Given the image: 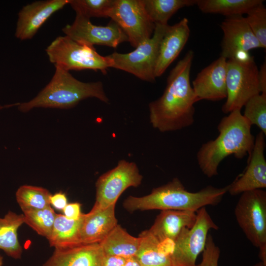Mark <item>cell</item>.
Listing matches in <instances>:
<instances>
[{
    "instance_id": "d590c367",
    "label": "cell",
    "mask_w": 266,
    "mask_h": 266,
    "mask_svg": "<svg viewBox=\"0 0 266 266\" xmlns=\"http://www.w3.org/2000/svg\"><path fill=\"white\" fill-rule=\"evenodd\" d=\"M259 83L261 93L266 94V61L261 66L259 70Z\"/></svg>"
},
{
    "instance_id": "4dcf8cb0",
    "label": "cell",
    "mask_w": 266,
    "mask_h": 266,
    "mask_svg": "<svg viewBox=\"0 0 266 266\" xmlns=\"http://www.w3.org/2000/svg\"><path fill=\"white\" fill-rule=\"evenodd\" d=\"M245 18L253 34L262 45L266 47V9L263 3L250 10Z\"/></svg>"
},
{
    "instance_id": "5bb4252c",
    "label": "cell",
    "mask_w": 266,
    "mask_h": 266,
    "mask_svg": "<svg viewBox=\"0 0 266 266\" xmlns=\"http://www.w3.org/2000/svg\"><path fill=\"white\" fill-rule=\"evenodd\" d=\"M265 135L260 132L256 138L252 151L248 158L244 172L228 185L232 196L266 188V161L264 155Z\"/></svg>"
},
{
    "instance_id": "484cf974",
    "label": "cell",
    "mask_w": 266,
    "mask_h": 266,
    "mask_svg": "<svg viewBox=\"0 0 266 266\" xmlns=\"http://www.w3.org/2000/svg\"><path fill=\"white\" fill-rule=\"evenodd\" d=\"M146 12L156 25H167L180 9L196 4L197 0H142Z\"/></svg>"
},
{
    "instance_id": "2e32d148",
    "label": "cell",
    "mask_w": 266,
    "mask_h": 266,
    "mask_svg": "<svg viewBox=\"0 0 266 266\" xmlns=\"http://www.w3.org/2000/svg\"><path fill=\"white\" fill-rule=\"evenodd\" d=\"M227 59L220 56L200 72L192 82L198 101H219L227 98Z\"/></svg>"
},
{
    "instance_id": "7402d4cb",
    "label": "cell",
    "mask_w": 266,
    "mask_h": 266,
    "mask_svg": "<svg viewBox=\"0 0 266 266\" xmlns=\"http://www.w3.org/2000/svg\"><path fill=\"white\" fill-rule=\"evenodd\" d=\"M82 218L83 213L76 220L56 214L51 233L47 238L50 245L55 249H63L81 245L80 231Z\"/></svg>"
},
{
    "instance_id": "d6a6232c",
    "label": "cell",
    "mask_w": 266,
    "mask_h": 266,
    "mask_svg": "<svg viewBox=\"0 0 266 266\" xmlns=\"http://www.w3.org/2000/svg\"><path fill=\"white\" fill-rule=\"evenodd\" d=\"M63 211L64 215L66 218L72 220H78L82 214L81 212V204L78 202L67 204Z\"/></svg>"
},
{
    "instance_id": "30bf717a",
    "label": "cell",
    "mask_w": 266,
    "mask_h": 266,
    "mask_svg": "<svg viewBox=\"0 0 266 266\" xmlns=\"http://www.w3.org/2000/svg\"><path fill=\"white\" fill-rule=\"evenodd\" d=\"M107 16L121 28L134 48L150 38L155 28L142 0H114Z\"/></svg>"
},
{
    "instance_id": "3957f363",
    "label": "cell",
    "mask_w": 266,
    "mask_h": 266,
    "mask_svg": "<svg viewBox=\"0 0 266 266\" xmlns=\"http://www.w3.org/2000/svg\"><path fill=\"white\" fill-rule=\"evenodd\" d=\"M228 186L218 188L208 185L196 192L187 191L178 178L154 188L142 197L130 196L123 202L129 212L158 209L196 212L207 205H217L227 193Z\"/></svg>"
},
{
    "instance_id": "4fadbf2b",
    "label": "cell",
    "mask_w": 266,
    "mask_h": 266,
    "mask_svg": "<svg viewBox=\"0 0 266 266\" xmlns=\"http://www.w3.org/2000/svg\"><path fill=\"white\" fill-rule=\"evenodd\" d=\"M220 27L224 33L220 56L227 60L245 57L251 50L263 48L242 15L227 17Z\"/></svg>"
},
{
    "instance_id": "52a82bcc",
    "label": "cell",
    "mask_w": 266,
    "mask_h": 266,
    "mask_svg": "<svg viewBox=\"0 0 266 266\" xmlns=\"http://www.w3.org/2000/svg\"><path fill=\"white\" fill-rule=\"evenodd\" d=\"M168 25L156 24L153 35L132 52H115L108 55L112 61L111 67L130 73L143 81H155V68L160 45Z\"/></svg>"
},
{
    "instance_id": "f1b7e54d",
    "label": "cell",
    "mask_w": 266,
    "mask_h": 266,
    "mask_svg": "<svg viewBox=\"0 0 266 266\" xmlns=\"http://www.w3.org/2000/svg\"><path fill=\"white\" fill-rule=\"evenodd\" d=\"M114 0H69V4L76 14L90 19L107 18Z\"/></svg>"
},
{
    "instance_id": "d4e9b609",
    "label": "cell",
    "mask_w": 266,
    "mask_h": 266,
    "mask_svg": "<svg viewBox=\"0 0 266 266\" xmlns=\"http://www.w3.org/2000/svg\"><path fill=\"white\" fill-rule=\"evenodd\" d=\"M262 0H197L199 9L206 13H216L227 17L247 14L263 3Z\"/></svg>"
},
{
    "instance_id": "e575fe53",
    "label": "cell",
    "mask_w": 266,
    "mask_h": 266,
    "mask_svg": "<svg viewBox=\"0 0 266 266\" xmlns=\"http://www.w3.org/2000/svg\"><path fill=\"white\" fill-rule=\"evenodd\" d=\"M127 258L114 255H104L100 266H123Z\"/></svg>"
},
{
    "instance_id": "ac0fdd59",
    "label": "cell",
    "mask_w": 266,
    "mask_h": 266,
    "mask_svg": "<svg viewBox=\"0 0 266 266\" xmlns=\"http://www.w3.org/2000/svg\"><path fill=\"white\" fill-rule=\"evenodd\" d=\"M115 204L105 208L93 207L83 213L80 231L81 244L100 243L118 224L115 214Z\"/></svg>"
},
{
    "instance_id": "cb8c5ba5",
    "label": "cell",
    "mask_w": 266,
    "mask_h": 266,
    "mask_svg": "<svg viewBox=\"0 0 266 266\" xmlns=\"http://www.w3.org/2000/svg\"><path fill=\"white\" fill-rule=\"evenodd\" d=\"M25 223L23 214L9 211L0 218V249L9 256L20 258L22 249L18 238L19 228Z\"/></svg>"
},
{
    "instance_id": "ffe728a7",
    "label": "cell",
    "mask_w": 266,
    "mask_h": 266,
    "mask_svg": "<svg viewBox=\"0 0 266 266\" xmlns=\"http://www.w3.org/2000/svg\"><path fill=\"white\" fill-rule=\"evenodd\" d=\"M104 255L99 243L55 249L43 266H100Z\"/></svg>"
},
{
    "instance_id": "5b68a950",
    "label": "cell",
    "mask_w": 266,
    "mask_h": 266,
    "mask_svg": "<svg viewBox=\"0 0 266 266\" xmlns=\"http://www.w3.org/2000/svg\"><path fill=\"white\" fill-rule=\"evenodd\" d=\"M45 51L55 67L68 71L92 69L106 73L112 65L111 59L100 55L94 46L80 43L66 35L57 37Z\"/></svg>"
},
{
    "instance_id": "1f68e13d",
    "label": "cell",
    "mask_w": 266,
    "mask_h": 266,
    "mask_svg": "<svg viewBox=\"0 0 266 266\" xmlns=\"http://www.w3.org/2000/svg\"><path fill=\"white\" fill-rule=\"evenodd\" d=\"M220 253L219 247L216 245L211 235L208 234L201 262L197 266H218Z\"/></svg>"
},
{
    "instance_id": "836d02e7",
    "label": "cell",
    "mask_w": 266,
    "mask_h": 266,
    "mask_svg": "<svg viewBox=\"0 0 266 266\" xmlns=\"http://www.w3.org/2000/svg\"><path fill=\"white\" fill-rule=\"evenodd\" d=\"M67 198L66 195L62 192H59L51 195L50 204L58 210H63L67 205Z\"/></svg>"
},
{
    "instance_id": "9a60e30c",
    "label": "cell",
    "mask_w": 266,
    "mask_h": 266,
    "mask_svg": "<svg viewBox=\"0 0 266 266\" xmlns=\"http://www.w3.org/2000/svg\"><path fill=\"white\" fill-rule=\"evenodd\" d=\"M69 0H47L33 2L23 7L18 13L15 36L20 40L33 38L55 12L68 4Z\"/></svg>"
},
{
    "instance_id": "6da1fadb",
    "label": "cell",
    "mask_w": 266,
    "mask_h": 266,
    "mask_svg": "<svg viewBox=\"0 0 266 266\" xmlns=\"http://www.w3.org/2000/svg\"><path fill=\"white\" fill-rule=\"evenodd\" d=\"M193 58L189 50L170 71L162 96L149 104L150 123L161 132L181 130L194 122V104L198 100L190 83Z\"/></svg>"
},
{
    "instance_id": "603a6c76",
    "label": "cell",
    "mask_w": 266,
    "mask_h": 266,
    "mask_svg": "<svg viewBox=\"0 0 266 266\" xmlns=\"http://www.w3.org/2000/svg\"><path fill=\"white\" fill-rule=\"evenodd\" d=\"M141 238L129 234L117 224L100 243L104 255H114L128 258L135 256Z\"/></svg>"
},
{
    "instance_id": "d6986e66",
    "label": "cell",
    "mask_w": 266,
    "mask_h": 266,
    "mask_svg": "<svg viewBox=\"0 0 266 266\" xmlns=\"http://www.w3.org/2000/svg\"><path fill=\"white\" fill-rule=\"evenodd\" d=\"M196 217V212L192 211L161 210L148 230L160 242H174L183 229L193 226Z\"/></svg>"
},
{
    "instance_id": "ba28073f",
    "label": "cell",
    "mask_w": 266,
    "mask_h": 266,
    "mask_svg": "<svg viewBox=\"0 0 266 266\" xmlns=\"http://www.w3.org/2000/svg\"><path fill=\"white\" fill-rule=\"evenodd\" d=\"M239 227L247 238L259 248L266 246V192L257 189L244 192L234 209Z\"/></svg>"
},
{
    "instance_id": "f546056e",
    "label": "cell",
    "mask_w": 266,
    "mask_h": 266,
    "mask_svg": "<svg viewBox=\"0 0 266 266\" xmlns=\"http://www.w3.org/2000/svg\"><path fill=\"white\" fill-rule=\"evenodd\" d=\"M243 116L251 125L257 126L266 134V94L260 93L251 98L244 106Z\"/></svg>"
},
{
    "instance_id": "ab89813d",
    "label": "cell",
    "mask_w": 266,
    "mask_h": 266,
    "mask_svg": "<svg viewBox=\"0 0 266 266\" xmlns=\"http://www.w3.org/2000/svg\"><path fill=\"white\" fill-rule=\"evenodd\" d=\"M252 266H266V265H264L262 262H260Z\"/></svg>"
},
{
    "instance_id": "74e56055",
    "label": "cell",
    "mask_w": 266,
    "mask_h": 266,
    "mask_svg": "<svg viewBox=\"0 0 266 266\" xmlns=\"http://www.w3.org/2000/svg\"><path fill=\"white\" fill-rule=\"evenodd\" d=\"M259 249V257L264 265H266V246H262Z\"/></svg>"
},
{
    "instance_id": "9c48e42d",
    "label": "cell",
    "mask_w": 266,
    "mask_h": 266,
    "mask_svg": "<svg viewBox=\"0 0 266 266\" xmlns=\"http://www.w3.org/2000/svg\"><path fill=\"white\" fill-rule=\"evenodd\" d=\"M196 215L193 226L183 229L174 242L170 255L172 266H197L196 260L204 249L209 231L219 229L205 207L197 210Z\"/></svg>"
},
{
    "instance_id": "7a4b0ae2",
    "label": "cell",
    "mask_w": 266,
    "mask_h": 266,
    "mask_svg": "<svg viewBox=\"0 0 266 266\" xmlns=\"http://www.w3.org/2000/svg\"><path fill=\"white\" fill-rule=\"evenodd\" d=\"M240 110H233L224 117L217 126L218 136L203 144L197 152L199 166L209 178L218 174V166L226 157L233 155L241 159L252 151L255 137L252 125Z\"/></svg>"
},
{
    "instance_id": "f35d334b",
    "label": "cell",
    "mask_w": 266,
    "mask_h": 266,
    "mask_svg": "<svg viewBox=\"0 0 266 266\" xmlns=\"http://www.w3.org/2000/svg\"><path fill=\"white\" fill-rule=\"evenodd\" d=\"M19 104V103H17L15 104H6L4 105H0V110L4 108H7L11 107L14 106L18 105Z\"/></svg>"
},
{
    "instance_id": "60d3db41",
    "label": "cell",
    "mask_w": 266,
    "mask_h": 266,
    "mask_svg": "<svg viewBox=\"0 0 266 266\" xmlns=\"http://www.w3.org/2000/svg\"><path fill=\"white\" fill-rule=\"evenodd\" d=\"M2 265V257L0 255V266Z\"/></svg>"
},
{
    "instance_id": "8992f818",
    "label": "cell",
    "mask_w": 266,
    "mask_h": 266,
    "mask_svg": "<svg viewBox=\"0 0 266 266\" xmlns=\"http://www.w3.org/2000/svg\"><path fill=\"white\" fill-rule=\"evenodd\" d=\"M258 75V66L250 55L227 60V98L222 108L224 113L241 110L251 98L261 93Z\"/></svg>"
},
{
    "instance_id": "277c9868",
    "label": "cell",
    "mask_w": 266,
    "mask_h": 266,
    "mask_svg": "<svg viewBox=\"0 0 266 266\" xmlns=\"http://www.w3.org/2000/svg\"><path fill=\"white\" fill-rule=\"evenodd\" d=\"M49 83L31 100L20 103L18 110L27 112L36 107L67 109L88 98L108 103L102 82L85 83L74 78L68 71L55 67Z\"/></svg>"
},
{
    "instance_id": "8d00e7d4",
    "label": "cell",
    "mask_w": 266,
    "mask_h": 266,
    "mask_svg": "<svg viewBox=\"0 0 266 266\" xmlns=\"http://www.w3.org/2000/svg\"><path fill=\"white\" fill-rule=\"evenodd\" d=\"M123 266H141L135 256L127 258Z\"/></svg>"
},
{
    "instance_id": "8fae6325",
    "label": "cell",
    "mask_w": 266,
    "mask_h": 266,
    "mask_svg": "<svg viewBox=\"0 0 266 266\" xmlns=\"http://www.w3.org/2000/svg\"><path fill=\"white\" fill-rule=\"evenodd\" d=\"M137 165L122 160L117 166L101 175L96 183V202L94 206L105 208L116 203L128 188L139 186L142 180Z\"/></svg>"
},
{
    "instance_id": "83f0119b",
    "label": "cell",
    "mask_w": 266,
    "mask_h": 266,
    "mask_svg": "<svg viewBox=\"0 0 266 266\" xmlns=\"http://www.w3.org/2000/svg\"><path fill=\"white\" fill-rule=\"evenodd\" d=\"M23 213L25 223L38 234L46 238L49 236L57 214L51 206Z\"/></svg>"
},
{
    "instance_id": "7c38bea8",
    "label": "cell",
    "mask_w": 266,
    "mask_h": 266,
    "mask_svg": "<svg viewBox=\"0 0 266 266\" xmlns=\"http://www.w3.org/2000/svg\"><path fill=\"white\" fill-rule=\"evenodd\" d=\"M66 36L82 44L94 46L103 45L113 48L128 41V37L121 28L114 21L105 26L93 24L90 19L76 14L72 24L62 29Z\"/></svg>"
},
{
    "instance_id": "e0dca14e",
    "label": "cell",
    "mask_w": 266,
    "mask_h": 266,
    "mask_svg": "<svg viewBox=\"0 0 266 266\" xmlns=\"http://www.w3.org/2000/svg\"><path fill=\"white\" fill-rule=\"evenodd\" d=\"M190 33L186 18L173 25L167 26L160 45L154 72L156 78L161 76L178 57L187 42Z\"/></svg>"
},
{
    "instance_id": "44dd1931",
    "label": "cell",
    "mask_w": 266,
    "mask_h": 266,
    "mask_svg": "<svg viewBox=\"0 0 266 266\" xmlns=\"http://www.w3.org/2000/svg\"><path fill=\"white\" fill-rule=\"evenodd\" d=\"M141 242L135 256L141 266H172L170 255L174 242H159L149 232H141Z\"/></svg>"
},
{
    "instance_id": "4316f807",
    "label": "cell",
    "mask_w": 266,
    "mask_h": 266,
    "mask_svg": "<svg viewBox=\"0 0 266 266\" xmlns=\"http://www.w3.org/2000/svg\"><path fill=\"white\" fill-rule=\"evenodd\" d=\"M51 196L47 189L31 185H22L16 193L17 201L23 212L50 206Z\"/></svg>"
}]
</instances>
